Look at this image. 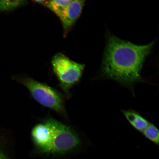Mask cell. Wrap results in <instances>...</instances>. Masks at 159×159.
<instances>
[{
  "label": "cell",
  "instance_id": "cell-1",
  "mask_svg": "<svg viewBox=\"0 0 159 159\" xmlns=\"http://www.w3.org/2000/svg\"><path fill=\"white\" fill-rule=\"evenodd\" d=\"M153 44L152 42L137 45L116 37H110L103 61V75L127 85L140 80L143 63Z\"/></svg>",
  "mask_w": 159,
  "mask_h": 159
},
{
  "label": "cell",
  "instance_id": "cell-5",
  "mask_svg": "<svg viewBox=\"0 0 159 159\" xmlns=\"http://www.w3.org/2000/svg\"><path fill=\"white\" fill-rule=\"evenodd\" d=\"M85 0H72L57 15L62 23L66 31L74 24L80 16Z\"/></svg>",
  "mask_w": 159,
  "mask_h": 159
},
{
  "label": "cell",
  "instance_id": "cell-9",
  "mask_svg": "<svg viewBox=\"0 0 159 159\" xmlns=\"http://www.w3.org/2000/svg\"><path fill=\"white\" fill-rule=\"evenodd\" d=\"M147 139L158 145L159 144V132L158 129L154 124H149L148 127L142 133Z\"/></svg>",
  "mask_w": 159,
  "mask_h": 159
},
{
  "label": "cell",
  "instance_id": "cell-3",
  "mask_svg": "<svg viewBox=\"0 0 159 159\" xmlns=\"http://www.w3.org/2000/svg\"><path fill=\"white\" fill-rule=\"evenodd\" d=\"M53 71L59 82V86L67 98L70 97V91L80 80L85 65L71 60L62 53H57L52 57Z\"/></svg>",
  "mask_w": 159,
  "mask_h": 159
},
{
  "label": "cell",
  "instance_id": "cell-12",
  "mask_svg": "<svg viewBox=\"0 0 159 159\" xmlns=\"http://www.w3.org/2000/svg\"><path fill=\"white\" fill-rule=\"evenodd\" d=\"M34 1L36 2H37L39 3H44V2H46L48 0H33Z\"/></svg>",
  "mask_w": 159,
  "mask_h": 159
},
{
  "label": "cell",
  "instance_id": "cell-4",
  "mask_svg": "<svg viewBox=\"0 0 159 159\" xmlns=\"http://www.w3.org/2000/svg\"><path fill=\"white\" fill-rule=\"evenodd\" d=\"M43 121L48 125L51 130L47 152H65L77 148L80 144L78 135L70 127L51 117Z\"/></svg>",
  "mask_w": 159,
  "mask_h": 159
},
{
  "label": "cell",
  "instance_id": "cell-8",
  "mask_svg": "<svg viewBox=\"0 0 159 159\" xmlns=\"http://www.w3.org/2000/svg\"><path fill=\"white\" fill-rule=\"evenodd\" d=\"M72 0H50L45 2L44 5L57 15L68 5Z\"/></svg>",
  "mask_w": 159,
  "mask_h": 159
},
{
  "label": "cell",
  "instance_id": "cell-11",
  "mask_svg": "<svg viewBox=\"0 0 159 159\" xmlns=\"http://www.w3.org/2000/svg\"><path fill=\"white\" fill-rule=\"evenodd\" d=\"M0 159H8L5 154L0 150Z\"/></svg>",
  "mask_w": 159,
  "mask_h": 159
},
{
  "label": "cell",
  "instance_id": "cell-2",
  "mask_svg": "<svg viewBox=\"0 0 159 159\" xmlns=\"http://www.w3.org/2000/svg\"><path fill=\"white\" fill-rule=\"evenodd\" d=\"M14 78L26 87L33 98L39 104L68 118L65 106V97L57 89L25 75H17Z\"/></svg>",
  "mask_w": 159,
  "mask_h": 159
},
{
  "label": "cell",
  "instance_id": "cell-6",
  "mask_svg": "<svg viewBox=\"0 0 159 159\" xmlns=\"http://www.w3.org/2000/svg\"><path fill=\"white\" fill-rule=\"evenodd\" d=\"M35 143L42 151L46 152L50 141L51 130L48 125L43 121L33 127L31 132Z\"/></svg>",
  "mask_w": 159,
  "mask_h": 159
},
{
  "label": "cell",
  "instance_id": "cell-10",
  "mask_svg": "<svg viewBox=\"0 0 159 159\" xmlns=\"http://www.w3.org/2000/svg\"><path fill=\"white\" fill-rule=\"evenodd\" d=\"M27 0H0V11H11L24 4Z\"/></svg>",
  "mask_w": 159,
  "mask_h": 159
},
{
  "label": "cell",
  "instance_id": "cell-7",
  "mask_svg": "<svg viewBox=\"0 0 159 159\" xmlns=\"http://www.w3.org/2000/svg\"><path fill=\"white\" fill-rule=\"evenodd\" d=\"M127 120L137 130L143 133L150 123L138 112L133 110L124 111Z\"/></svg>",
  "mask_w": 159,
  "mask_h": 159
}]
</instances>
